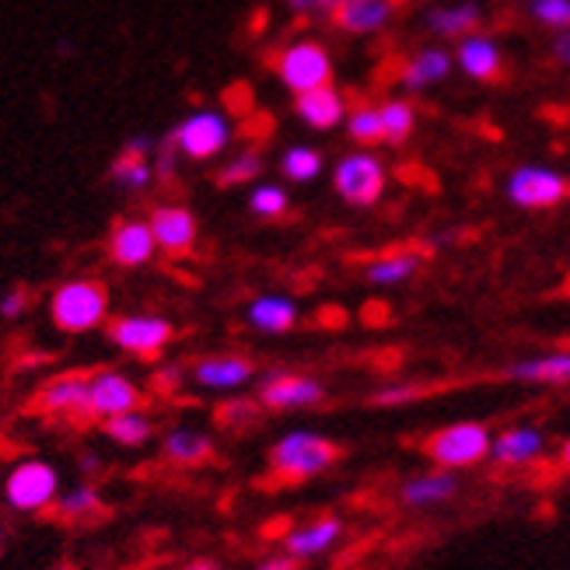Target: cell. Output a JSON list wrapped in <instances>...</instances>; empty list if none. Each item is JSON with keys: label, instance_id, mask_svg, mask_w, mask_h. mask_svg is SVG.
Here are the masks:
<instances>
[{"label": "cell", "instance_id": "cell-1", "mask_svg": "<svg viewBox=\"0 0 570 570\" xmlns=\"http://www.w3.org/2000/svg\"><path fill=\"white\" fill-rule=\"evenodd\" d=\"M340 459V444L318 431L297 428L274 441L269 449V476L281 483H305L330 473Z\"/></svg>", "mask_w": 570, "mask_h": 570}, {"label": "cell", "instance_id": "cell-2", "mask_svg": "<svg viewBox=\"0 0 570 570\" xmlns=\"http://www.w3.org/2000/svg\"><path fill=\"white\" fill-rule=\"evenodd\" d=\"M490 444H493V431L487 424H480V420H459V424L438 428L424 441V455L438 469L462 473V469H473L490 459Z\"/></svg>", "mask_w": 570, "mask_h": 570}, {"label": "cell", "instance_id": "cell-3", "mask_svg": "<svg viewBox=\"0 0 570 570\" xmlns=\"http://www.w3.org/2000/svg\"><path fill=\"white\" fill-rule=\"evenodd\" d=\"M109 315V294L98 281H67L49 297V318L60 333H91Z\"/></svg>", "mask_w": 570, "mask_h": 570}, {"label": "cell", "instance_id": "cell-4", "mask_svg": "<svg viewBox=\"0 0 570 570\" xmlns=\"http://www.w3.org/2000/svg\"><path fill=\"white\" fill-rule=\"evenodd\" d=\"M60 473L46 459H21L4 476V504L18 514H46L57 511L60 501Z\"/></svg>", "mask_w": 570, "mask_h": 570}, {"label": "cell", "instance_id": "cell-5", "mask_svg": "<svg viewBox=\"0 0 570 570\" xmlns=\"http://www.w3.org/2000/svg\"><path fill=\"white\" fill-rule=\"evenodd\" d=\"M274 70H277V78L284 81V88L294 91V95H305V91L333 85L330 49L322 42H315V39H294L284 49H277Z\"/></svg>", "mask_w": 570, "mask_h": 570}, {"label": "cell", "instance_id": "cell-6", "mask_svg": "<svg viewBox=\"0 0 570 570\" xmlns=\"http://www.w3.org/2000/svg\"><path fill=\"white\" fill-rule=\"evenodd\" d=\"M385 183H389L385 161L371 151L343 155L333 168V189L351 207H375L385 196Z\"/></svg>", "mask_w": 570, "mask_h": 570}, {"label": "cell", "instance_id": "cell-7", "mask_svg": "<svg viewBox=\"0 0 570 570\" xmlns=\"http://www.w3.org/2000/svg\"><path fill=\"white\" fill-rule=\"evenodd\" d=\"M176 330L165 315H151V312H137V315H119L109 322V340L119 346L122 354L130 357H158L165 354V346L171 343Z\"/></svg>", "mask_w": 570, "mask_h": 570}, {"label": "cell", "instance_id": "cell-8", "mask_svg": "<svg viewBox=\"0 0 570 570\" xmlns=\"http://www.w3.org/2000/svg\"><path fill=\"white\" fill-rule=\"evenodd\" d=\"M140 403H144V392L127 371H119V367L88 371V410L98 424H106V420L119 413L140 410Z\"/></svg>", "mask_w": 570, "mask_h": 570}, {"label": "cell", "instance_id": "cell-9", "mask_svg": "<svg viewBox=\"0 0 570 570\" xmlns=\"http://www.w3.org/2000/svg\"><path fill=\"white\" fill-rule=\"evenodd\" d=\"M570 196V179L547 165H522L508 179V200L522 210H547Z\"/></svg>", "mask_w": 570, "mask_h": 570}, {"label": "cell", "instance_id": "cell-10", "mask_svg": "<svg viewBox=\"0 0 570 570\" xmlns=\"http://www.w3.org/2000/svg\"><path fill=\"white\" fill-rule=\"evenodd\" d=\"M259 406L274 413H291V410H312L326 400V385L305 371H269L259 382Z\"/></svg>", "mask_w": 570, "mask_h": 570}, {"label": "cell", "instance_id": "cell-11", "mask_svg": "<svg viewBox=\"0 0 570 570\" xmlns=\"http://www.w3.org/2000/svg\"><path fill=\"white\" fill-rule=\"evenodd\" d=\"M36 410L49 420H67V424H81L91 420L88 410V375L85 371H63L53 375L36 395Z\"/></svg>", "mask_w": 570, "mask_h": 570}, {"label": "cell", "instance_id": "cell-12", "mask_svg": "<svg viewBox=\"0 0 570 570\" xmlns=\"http://www.w3.org/2000/svg\"><path fill=\"white\" fill-rule=\"evenodd\" d=\"M171 140H176L179 155H186L189 161H210L228 147L232 122L220 112H193L171 130Z\"/></svg>", "mask_w": 570, "mask_h": 570}, {"label": "cell", "instance_id": "cell-13", "mask_svg": "<svg viewBox=\"0 0 570 570\" xmlns=\"http://www.w3.org/2000/svg\"><path fill=\"white\" fill-rule=\"evenodd\" d=\"M189 382L204 392L235 395L256 382V364L245 354H210L189 367Z\"/></svg>", "mask_w": 570, "mask_h": 570}, {"label": "cell", "instance_id": "cell-14", "mask_svg": "<svg viewBox=\"0 0 570 570\" xmlns=\"http://www.w3.org/2000/svg\"><path fill=\"white\" fill-rule=\"evenodd\" d=\"M550 438L535 424H508L501 431H493L490 444V462L501 469H529L539 459H547Z\"/></svg>", "mask_w": 570, "mask_h": 570}, {"label": "cell", "instance_id": "cell-15", "mask_svg": "<svg viewBox=\"0 0 570 570\" xmlns=\"http://www.w3.org/2000/svg\"><path fill=\"white\" fill-rule=\"evenodd\" d=\"M340 539H343V522L336 514H322V518H312V522L291 525L281 539V550L302 563V560H318L333 553L340 547Z\"/></svg>", "mask_w": 570, "mask_h": 570}, {"label": "cell", "instance_id": "cell-16", "mask_svg": "<svg viewBox=\"0 0 570 570\" xmlns=\"http://www.w3.org/2000/svg\"><path fill=\"white\" fill-rule=\"evenodd\" d=\"M155 253H158V242L151 232V220H137V217L116 220V228L109 232V256L116 266L122 269L147 266L155 259Z\"/></svg>", "mask_w": 570, "mask_h": 570}, {"label": "cell", "instance_id": "cell-17", "mask_svg": "<svg viewBox=\"0 0 570 570\" xmlns=\"http://www.w3.org/2000/svg\"><path fill=\"white\" fill-rule=\"evenodd\" d=\"M151 232H155V242L158 249L168 253V256H186L193 253L196 245V235H200V228H196V217L189 207L183 204H161L151 210Z\"/></svg>", "mask_w": 570, "mask_h": 570}, {"label": "cell", "instance_id": "cell-18", "mask_svg": "<svg viewBox=\"0 0 570 570\" xmlns=\"http://www.w3.org/2000/svg\"><path fill=\"white\" fill-rule=\"evenodd\" d=\"M459 493V473L452 469H424V473H413L400 483V504L413 511H431L438 504H449Z\"/></svg>", "mask_w": 570, "mask_h": 570}, {"label": "cell", "instance_id": "cell-19", "mask_svg": "<svg viewBox=\"0 0 570 570\" xmlns=\"http://www.w3.org/2000/svg\"><path fill=\"white\" fill-rule=\"evenodd\" d=\"M151 151H155L151 137H134V140H127V144H122V151L116 155V161L109 165V179L119 189H127V193L147 189V186H151V179H155Z\"/></svg>", "mask_w": 570, "mask_h": 570}, {"label": "cell", "instance_id": "cell-20", "mask_svg": "<svg viewBox=\"0 0 570 570\" xmlns=\"http://www.w3.org/2000/svg\"><path fill=\"white\" fill-rule=\"evenodd\" d=\"M459 67L469 73L473 81H487V85H493V81H501L504 78V53H501V46L493 42L490 36H480V32H473V36H465L462 42H459Z\"/></svg>", "mask_w": 570, "mask_h": 570}, {"label": "cell", "instance_id": "cell-21", "mask_svg": "<svg viewBox=\"0 0 570 570\" xmlns=\"http://www.w3.org/2000/svg\"><path fill=\"white\" fill-rule=\"evenodd\" d=\"M161 455L171 465H204L214 455V438L204 428H193V424H176L161 434Z\"/></svg>", "mask_w": 570, "mask_h": 570}, {"label": "cell", "instance_id": "cell-22", "mask_svg": "<svg viewBox=\"0 0 570 570\" xmlns=\"http://www.w3.org/2000/svg\"><path fill=\"white\" fill-rule=\"evenodd\" d=\"M508 379L522 385H570V346L514 361L508 367Z\"/></svg>", "mask_w": 570, "mask_h": 570}, {"label": "cell", "instance_id": "cell-23", "mask_svg": "<svg viewBox=\"0 0 570 570\" xmlns=\"http://www.w3.org/2000/svg\"><path fill=\"white\" fill-rule=\"evenodd\" d=\"M294 112L302 122H308L312 130H333L346 116V98L333 85H326L305 95H294Z\"/></svg>", "mask_w": 570, "mask_h": 570}, {"label": "cell", "instance_id": "cell-24", "mask_svg": "<svg viewBox=\"0 0 570 570\" xmlns=\"http://www.w3.org/2000/svg\"><path fill=\"white\" fill-rule=\"evenodd\" d=\"M245 322L266 336H281L297 326V305L284 294H259L245 308Z\"/></svg>", "mask_w": 570, "mask_h": 570}, {"label": "cell", "instance_id": "cell-25", "mask_svg": "<svg viewBox=\"0 0 570 570\" xmlns=\"http://www.w3.org/2000/svg\"><path fill=\"white\" fill-rule=\"evenodd\" d=\"M395 14V0H354L333 14V24L340 32H351V36H371V32H382L385 24Z\"/></svg>", "mask_w": 570, "mask_h": 570}, {"label": "cell", "instance_id": "cell-26", "mask_svg": "<svg viewBox=\"0 0 570 570\" xmlns=\"http://www.w3.org/2000/svg\"><path fill=\"white\" fill-rule=\"evenodd\" d=\"M424 266V253L416 249H395L385 256H375L364 266V281L375 284V287H400L406 281H413Z\"/></svg>", "mask_w": 570, "mask_h": 570}, {"label": "cell", "instance_id": "cell-27", "mask_svg": "<svg viewBox=\"0 0 570 570\" xmlns=\"http://www.w3.org/2000/svg\"><path fill=\"white\" fill-rule=\"evenodd\" d=\"M449 70H452V53H444V49L434 46L403 63V85L410 91H424V88L449 78Z\"/></svg>", "mask_w": 570, "mask_h": 570}, {"label": "cell", "instance_id": "cell-28", "mask_svg": "<svg viewBox=\"0 0 570 570\" xmlns=\"http://www.w3.org/2000/svg\"><path fill=\"white\" fill-rule=\"evenodd\" d=\"M480 21H483V11H480V4H473V0H465V4H455V8L428 11V29L444 39L473 36V29H480Z\"/></svg>", "mask_w": 570, "mask_h": 570}, {"label": "cell", "instance_id": "cell-29", "mask_svg": "<svg viewBox=\"0 0 570 570\" xmlns=\"http://www.w3.org/2000/svg\"><path fill=\"white\" fill-rule=\"evenodd\" d=\"M102 428H106L109 441L119 444V449H144V444L155 438V420H151V413H144V410L119 413V416L106 420Z\"/></svg>", "mask_w": 570, "mask_h": 570}, {"label": "cell", "instance_id": "cell-30", "mask_svg": "<svg viewBox=\"0 0 570 570\" xmlns=\"http://www.w3.org/2000/svg\"><path fill=\"white\" fill-rule=\"evenodd\" d=\"M57 514L63 522H91L95 514H102V493H98V487L91 480L73 483L60 493Z\"/></svg>", "mask_w": 570, "mask_h": 570}, {"label": "cell", "instance_id": "cell-31", "mask_svg": "<svg viewBox=\"0 0 570 570\" xmlns=\"http://www.w3.org/2000/svg\"><path fill=\"white\" fill-rule=\"evenodd\" d=\"M379 109H382L385 144H406L413 127H416V109L406 102V98H389V102H382Z\"/></svg>", "mask_w": 570, "mask_h": 570}, {"label": "cell", "instance_id": "cell-32", "mask_svg": "<svg viewBox=\"0 0 570 570\" xmlns=\"http://www.w3.org/2000/svg\"><path fill=\"white\" fill-rule=\"evenodd\" d=\"M281 171L291 183H312V179H318V171H322V151L297 144V147H291V151H284Z\"/></svg>", "mask_w": 570, "mask_h": 570}, {"label": "cell", "instance_id": "cell-33", "mask_svg": "<svg viewBox=\"0 0 570 570\" xmlns=\"http://www.w3.org/2000/svg\"><path fill=\"white\" fill-rule=\"evenodd\" d=\"M346 134H351L361 147L385 144V137H382V109L379 106H357L351 116H346Z\"/></svg>", "mask_w": 570, "mask_h": 570}, {"label": "cell", "instance_id": "cell-34", "mask_svg": "<svg viewBox=\"0 0 570 570\" xmlns=\"http://www.w3.org/2000/svg\"><path fill=\"white\" fill-rule=\"evenodd\" d=\"M287 207H291V200H287L284 186L259 183V186H253V193H249V210H253L256 217H263V220H281V217L287 214Z\"/></svg>", "mask_w": 570, "mask_h": 570}, {"label": "cell", "instance_id": "cell-35", "mask_svg": "<svg viewBox=\"0 0 570 570\" xmlns=\"http://www.w3.org/2000/svg\"><path fill=\"white\" fill-rule=\"evenodd\" d=\"M424 395H428V385H420V382H385L371 392V406L395 410V406H410L416 400H424Z\"/></svg>", "mask_w": 570, "mask_h": 570}, {"label": "cell", "instance_id": "cell-36", "mask_svg": "<svg viewBox=\"0 0 570 570\" xmlns=\"http://www.w3.org/2000/svg\"><path fill=\"white\" fill-rule=\"evenodd\" d=\"M259 176H263V155L259 151H242L217 171V183L220 186H245V183H256Z\"/></svg>", "mask_w": 570, "mask_h": 570}, {"label": "cell", "instance_id": "cell-37", "mask_svg": "<svg viewBox=\"0 0 570 570\" xmlns=\"http://www.w3.org/2000/svg\"><path fill=\"white\" fill-rule=\"evenodd\" d=\"M259 400H228L225 406L217 410V424L228 428V431H242V428H253L259 420Z\"/></svg>", "mask_w": 570, "mask_h": 570}, {"label": "cell", "instance_id": "cell-38", "mask_svg": "<svg viewBox=\"0 0 570 570\" xmlns=\"http://www.w3.org/2000/svg\"><path fill=\"white\" fill-rule=\"evenodd\" d=\"M532 18L547 29H570V0H532Z\"/></svg>", "mask_w": 570, "mask_h": 570}, {"label": "cell", "instance_id": "cell-39", "mask_svg": "<svg viewBox=\"0 0 570 570\" xmlns=\"http://www.w3.org/2000/svg\"><path fill=\"white\" fill-rule=\"evenodd\" d=\"M183 382H189V371L183 364H161L155 371V389L158 392H176V389H183Z\"/></svg>", "mask_w": 570, "mask_h": 570}, {"label": "cell", "instance_id": "cell-40", "mask_svg": "<svg viewBox=\"0 0 570 570\" xmlns=\"http://www.w3.org/2000/svg\"><path fill=\"white\" fill-rule=\"evenodd\" d=\"M287 4L297 14H336L340 8L354 4V0H287Z\"/></svg>", "mask_w": 570, "mask_h": 570}, {"label": "cell", "instance_id": "cell-41", "mask_svg": "<svg viewBox=\"0 0 570 570\" xmlns=\"http://www.w3.org/2000/svg\"><path fill=\"white\" fill-rule=\"evenodd\" d=\"M29 308V291L24 287H11L8 294H0V315L4 318H18Z\"/></svg>", "mask_w": 570, "mask_h": 570}, {"label": "cell", "instance_id": "cell-42", "mask_svg": "<svg viewBox=\"0 0 570 570\" xmlns=\"http://www.w3.org/2000/svg\"><path fill=\"white\" fill-rule=\"evenodd\" d=\"M256 570H297V560L291 557V553H269V557H263L259 563H256Z\"/></svg>", "mask_w": 570, "mask_h": 570}, {"label": "cell", "instance_id": "cell-43", "mask_svg": "<svg viewBox=\"0 0 570 570\" xmlns=\"http://www.w3.org/2000/svg\"><path fill=\"white\" fill-rule=\"evenodd\" d=\"M553 57H557L560 63H567V67H570V29H567V32H560V36L553 39Z\"/></svg>", "mask_w": 570, "mask_h": 570}, {"label": "cell", "instance_id": "cell-44", "mask_svg": "<svg viewBox=\"0 0 570 570\" xmlns=\"http://www.w3.org/2000/svg\"><path fill=\"white\" fill-rule=\"evenodd\" d=\"M560 465H563L567 473H570V438H567V441L560 444Z\"/></svg>", "mask_w": 570, "mask_h": 570}, {"label": "cell", "instance_id": "cell-45", "mask_svg": "<svg viewBox=\"0 0 570 570\" xmlns=\"http://www.w3.org/2000/svg\"><path fill=\"white\" fill-rule=\"evenodd\" d=\"M183 570H220V567L210 563V560H196V563H189V567H183Z\"/></svg>", "mask_w": 570, "mask_h": 570}, {"label": "cell", "instance_id": "cell-46", "mask_svg": "<svg viewBox=\"0 0 570 570\" xmlns=\"http://www.w3.org/2000/svg\"><path fill=\"white\" fill-rule=\"evenodd\" d=\"M95 469H98V455H85V473H95Z\"/></svg>", "mask_w": 570, "mask_h": 570}, {"label": "cell", "instance_id": "cell-47", "mask_svg": "<svg viewBox=\"0 0 570 570\" xmlns=\"http://www.w3.org/2000/svg\"><path fill=\"white\" fill-rule=\"evenodd\" d=\"M0 547H4V525H0Z\"/></svg>", "mask_w": 570, "mask_h": 570}]
</instances>
